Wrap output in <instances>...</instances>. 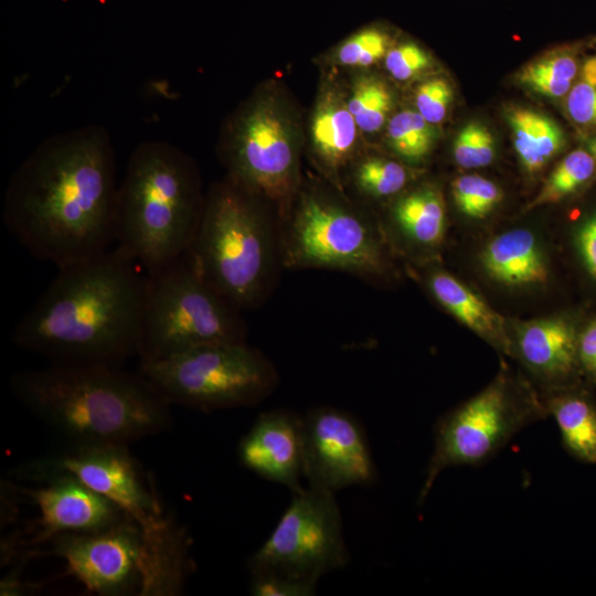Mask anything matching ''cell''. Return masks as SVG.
<instances>
[{"label":"cell","mask_w":596,"mask_h":596,"mask_svg":"<svg viewBox=\"0 0 596 596\" xmlns=\"http://www.w3.org/2000/svg\"><path fill=\"white\" fill-rule=\"evenodd\" d=\"M389 217L393 232L409 249L432 251L444 240L445 201L432 183L419 184L396 196Z\"/></svg>","instance_id":"ffe728a7"},{"label":"cell","mask_w":596,"mask_h":596,"mask_svg":"<svg viewBox=\"0 0 596 596\" xmlns=\"http://www.w3.org/2000/svg\"><path fill=\"white\" fill-rule=\"evenodd\" d=\"M118 188L106 129H72L43 140L14 171L2 220L33 257L61 268L115 243Z\"/></svg>","instance_id":"6da1fadb"},{"label":"cell","mask_w":596,"mask_h":596,"mask_svg":"<svg viewBox=\"0 0 596 596\" xmlns=\"http://www.w3.org/2000/svg\"><path fill=\"white\" fill-rule=\"evenodd\" d=\"M578 360L582 374L596 381V318L578 333Z\"/></svg>","instance_id":"8d00e7d4"},{"label":"cell","mask_w":596,"mask_h":596,"mask_svg":"<svg viewBox=\"0 0 596 596\" xmlns=\"http://www.w3.org/2000/svg\"><path fill=\"white\" fill-rule=\"evenodd\" d=\"M480 262L486 274L509 287H528L546 283L549 266L535 235L517 228L492 238L482 249Z\"/></svg>","instance_id":"d6986e66"},{"label":"cell","mask_w":596,"mask_h":596,"mask_svg":"<svg viewBox=\"0 0 596 596\" xmlns=\"http://www.w3.org/2000/svg\"><path fill=\"white\" fill-rule=\"evenodd\" d=\"M454 102V89L443 76L424 78L414 91V108L432 125L441 124Z\"/></svg>","instance_id":"d6a6232c"},{"label":"cell","mask_w":596,"mask_h":596,"mask_svg":"<svg viewBox=\"0 0 596 596\" xmlns=\"http://www.w3.org/2000/svg\"><path fill=\"white\" fill-rule=\"evenodd\" d=\"M587 150L594 157L596 161V136L592 137L587 141Z\"/></svg>","instance_id":"f35d334b"},{"label":"cell","mask_w":596,"mask_h":596,"mask_svg":"<svg viewBox=\"0 0 596 596\" xmlns=\"http://www.w3.org/2000/svg\"><path fill=\"white\" fill-rule=\"evenodd\" d=\"M582 82L596 86V56L587 58L582 66Z\"/></svg>","instance_id":"74e56055"},{"label":"cell","mask_w":596,"mask_h":596,"mask_svg":"<svg viewBox=\"0 0 596 596\" xmlns=\"http://www.w3.org/2000/svg\"><path fill=\"white\" fill-rule=\"evenodd\" d=\"M345 87L347 103L364 137L384 130L394 113L395 94L387 82L373 72H352Z\"/></svg>","instance_id":"cb8c5ba5"},{"label":"cell","mask_w":596,"mask_h":596,"mask_svg":"<svg viewBox=\"0 0 596 596\" xmlns=\"http://www.w3.org/2000/svg\"><path fill=\"white\" fill-rule=\"evenodd\" d=\"M268 204L231 178L214 184L184 257L238 310L257 307L269 290L280 240Z\"/></svg>","instance_id":"5b68a950"},{"label":"cell","mask_w":596,"mask_h":596,"mask_svg":"<svg viewBox=\"0 0 596 596\" xmlns=\"http://www.w3.org/2000/svg\"><path fill=\"white\" fill-rule=\"evenodd\" d=\"M304 130L286 89L258 86L233 113L222 137L228 178L276 207L285 220L302 184Z\"/></svg>","instance_id":"8992f818"},{"label":"cell","mask_w":596,"mask_h":596,"mask_svg":"<svg viewBox=\"0 0 596 596\" xmlns=\"http://www.w3.org/2000/svg\"><path fill=\"white\" fill-rule=\"evenodd\" d=\"M384 68L389 75L401 83L422 78L434 67L430 54L413 41L394 44L387 52Z\"/></svg>","instance_id":"1f68e13d"},{"label":"cell","mask_w":596,"mask_h":596,"mask_svg":"<svg viewBox=\"0 0 596 596\" xmlns=\"http://www.w3.org/2000/svg\"><path fill=\"white\" fill-rule=\"evenodd\" d=\"M393 45L389 31L376 25L366 26L333 46L324 55V63L351 72L369 71L383 63Z\"/></svg>","instance_id":"4316f807"},{"label":"cell","mask_w":596,"mask_h":596,"mask_svg":"<svg viewBox=\"0 0 596 596\" xmlns=\"http://www.w3.org/2000/svg\"><path fill=\"white\" fill-rule=\"evenodd\" d=\"M426 285L433 297L456 319L502 353L512 355V339L502 316L478 294L444 270L430 272Z\"/></svg>","instance_id":"44dd1931"},{"label":"cell","mask_w":596,"mask_h":596,"mask_svg":"<svg viewBox=\"0 0 596 596\" xmlns=\"http://www.w3.org/2000/svg\"><path fill=\"white\" fill-rule=\"evenodd\" d=\"M249 592L254 596H310L316 594L317 585L295 581L269 571H249Z\"/></svg>","instance_id":"836d02e7"},{"label":"cell","mask_w":596,"mask_h":596,"mask_svg":"<svg viewBox=\"0 0 596 596\" xmlns=\"http://www.w3.org/2000/svg\"><path fill=\"white\" fill-rule=\"evenodd\" d=\"M566 111L581 127H596V86L579 82L567 94Z\"/></svg>","instance_id":"e575fe53"},{"label":"cell","mask_w":596,"mask_h":596,"mask_svg":"<svg viewBox=\"0 0 596 596\" xmlns=\"http://www.w3.org/2000/svg\"><path fill=\"white\" fill-rule=\"evenodd\" d=\"M575 243L585 268L596 279V214L578 226Z\"/></svg>","instance_id":"d590c367"},{"label":"cell","mask_w":596,"mask_h":596,"mask_svg":"<svg viewBox=\"0 0 596 596\" xmlns=\"http://www.w3.org/2000/svg\"><path fill=\"white\" fill-rule=\"evenodd\" d=\"M10 387L68 445H128L171 422V404L161 393L140 373L116 365L51 363L15 373Z\"/></svg>","instance_id":"3957f363"},{"label":"cell","mask_w":596,"mask_h":596,"mask_svg":"<svg viewBox=\"0 0 596 596\" xmlns=\"http://www.w3.org/2000/svg\"><path fill=\"white\" fill-rule=\"evenodd\" d=\"M19 478L33 482L71 476L118 504L141 528L153 563L163 573L187 565V539L163 511L155 488L126 444L68 445L66 449L30 461Z\"/></svg>","instance_id":"52a82bcc"},{"label":"cell","mask_w":596,"mask_h":596,"mask_svg":"<svg viewBox=\"0 0 596 596\" xmlns=\"http://www.w3.org/2000/svg\"><path fill=\"white\" fill-rule=\"evenodd\" d=\"M519 161L529 174L541 171L565 147V135L551 117L521 106L505 110Z\"/></svg>","instance_id":"603a6c76"},{"label":"cell","mask_w":596,"mask_h":596,"mask_svg":"<svg viewBox=\"0 0 596 596\" xmlns=\"http://www.w3.org/2000/svg\"><path fill=\"white\" fill-rule=\"evenodd\" d=\"M304 477L308 487L336 492L376 480L365 432L342 409L321 406L302 416Z\"/></svg>","instance_id":"5bb4252c"},{"label":"cell","mask_w":596,"mask_h":596,"mask_svg":"<svg viewBox=\"0 0 596 596\" xmlns=\"http://www.w3.org/2000/svg\"><path fill=\"white\" fill-rule=\"evenodd\" d=\"M145 270L117 245L57 268L13 342L51 363L120 366L139 356Z\"/></svg>","instance_id":"7a4b0ae2"},{"label":"cell","mask_w":596,"mask_h":596,"mask_svg":"<svg viewBox=\"0 0 596 596\" xmlns=\"http://www.w3.org/2000/svg\"><path fill=\"white\" fill-rule=\"evenodd\" d=\"M349 560L334 492L307 487L292 493L270 535L249 557L248 568L317 585Z\"/></svg>","instance_id":"7c38bea8"},{"label":"cell","mask_w":596,"mask_h":596,"mask_svg":"<svg viewBox=\"0 0 596 596\" xmlns=\"http://www.w3.org/2000/svg\"><path fill=\"white\" fill-rule=\"evenodd\" d=\"M451 196L457 209L475 220L485 219L501 202L502 190L478 174H465L451 182Z\"/></svg>","instance_id":"f546056e"},{"label":"cell","mask_w":596,"mask_h":596,"mask_svg":"<svg viewBox=\"0 0 596 596\" xmlns=\"http://www.w3.org/2000/svg\"><path fill=\"white\" fill-rule=\"evenodd\" d=\"M577 386L552 393L543 402L557 424L564 449L582 462L596 464V402Z\"/></svg>","instance_id":"7402d4cb"},{"label":"cell","mask_w":596,"mask_h":596,"mask_svg":"<svg viewBox=\"0 0 596 596\" xmlns=\"http://www.w3.org/2000/svg\"><path fill=\"white\" fill-rule=\"evenodd\" d=\"M453 157L464 169L489 166L496 157V141L491 131L478 121L466 124L456 135Z\"/></svg>","instance_id":"4dcf8cb0"},{"label":"cell","mask_w":596,"mask_h":596,"mask_svg":"<svg viewBox=\"0 0 596 596\" xmlns=\"http://www.w3.org/2000/svg\"><path fill=\"white\" fill-rule=\"evenodd\" d=\"M517 356L546 394L578 384L582 375L578 360V332L566 317L553 316L523 322L512 339Z\"/></svg>","instance_id":"ac0fdd59"},{"label":"cell","mask_w":596,"mask_h":596,"mask_svg":"<svg viewBox=\"0 0 596 596\" xmlns=\"http://www.w3.org/2000/svg\"><path fill=\"white\" fill-rule=\"evenodd\" d=\"M245 338L241 310L202 279L184 256L145 272L140 361Z\"/></svg>","instance_id":"9c48e42d"},{"label":"cell","mask_w":596,"mask_h":596,"mask_svg":"<svg viewBox=\"0 0 596 596\" xmlns=\"http://www.w3.org/2000/svg\"><path fill=\"white\" fill-rule=\"evenodd\" d=\"M241 465L297 492L304 477L302 417L289 409L259 414L237 445Z\"/></svg>","instance_id":"e0dca14e"},{"label":"cell","mask_w":596,"mask_h":596,"mask_svg":"<svg viewBox=\"0 0 596 596\" xmlns=\"http://www.w3.org/2000/svg\"><path fill=\"white\" fill-rule=\"evenodd\" d=\"M595 169L596 161L588 150L571 151L553 169L525 210L557 203L570 196L594 175Z\"/></svg>","instance_id":"f1b7e54d"},{"label":"cell","mask_w":596,"mask_h":596,"mask_svg":"<svg viewBox=\"0 0 596 596\" xmlns=\"http://www.w3.org/2000/svg\"><path fill=\"white\" fill-rule=\"evenodd\" d=\"M341 192L331 184H301L285 219L281 263L289 268L333 269L368 279L384 276L390 263L383 234Z\"/></svg>","instance_id":"ba28073f"},{"label":"cell","mask_w":596,"mask_h":596,"mask_svg":"<svg viewBox=\"0 0 596 596\" xmlns=\"http://www.w3.org/2000/svg\"><path fill=\"white\" fill-rule=\"evenodd\" d=\"M39 508V531L29 544L63 533H92L131 519L118 504L79 480L57 475L20 490Z\"/></svg>","instance_id":"9a60e30c"},{"label":"cell","mask_w":596,"mask_h":596,"mask_svg":"<svg viewBox=\"0 0 596 596\" xmlns=\"http://www.w3.org/2000/svg\"><path fill=\"white\" fill-rule=\"evenodd\" d=\"M347 180L359 195L377 201L403 193L412 180V171L401 160L363 153L349 168Z\"/></svg>","instance_id":"d4e9b609"},{"label":"cell","mask_w":596,"mask_h":596,"mask_svg":"<svg viewBox=\"0 0 596 596\" xmlns=\"http://www.w3.org/2000/svg\"><path fill=\"white\" fill-rule=\"evenodd\" d=\"M547 416L543 398L503 368L481 392L437 422L418 503L443 470L485 464L524 427Z\"/></svg>","instance_id":"8fae6325"},{"label":"cell","mask_w":596,"mask_h":596,"mask_svg":"<svg viewBox=\"0 0 596 596\" xmlns=\"http://www.w3.org/2000/svg\"><path fill=\"white\" fill-rule=\"evenodd\" d=\"M204 196L193 161L166 141L132 151L118 188L115 244L145 272L184 255Z\"/></svg>","instance_id":"277c9868"},{"label":"cell","mask_w":596,"mask_h":596,"mask_svg":"<svg viewBox=\"0 0 596 596\" xmlns=\"http://www.w3.org/2000/svg\"><path fill=\"white\" fill-rule=\"evenodd\" d=\"M384 131L387 148L406 164L424 162L437 139L436 126L409 107L394 111Z\"/></svg>","instance_id":"484cf974"},{"label":"cell","mask_w":596,"mask_h":596,"mask_svg":"<svg viewBox=\"0 0 596 596\" xmlns=\"http://www.w3.org/2000/svg\"><path fill=\"white\" fill-rule=\"evenodd\" d=\"M309 157L327 183L342 191L352 163L363 155V134L352 116L344 85L322 77L308 124Z\"/></svg>","instance_id":"2e32d148"},{"label":"cell","mask_w":596,"mask_h":596,"mask_svg":"<svg viewBox=\"0 0 596 596\" xmlns=\"http://www.w3.org/2000/svg\"><path fill=\"white\" fill-rule=\"evenodd\" d=\"M50 542L66 573L87 590L103 596L155 595L151 553L132 519L98 532L58 534Z\"/></svg>","instance_id":"4fadbf2b"},{"label":"cell","mask_w":596,"mask_h":596,"mask_svg":"<svg viewBox=\"0 0 596 596\" xmlns=\"http://www.w3.org/2000/svg\"><path fill=\"white\" fill-rule=\"evenodd\" d=\"M578 73L574 54L554 51L525 65L518 74L519 83L528 89L550 98L568 94Z\"/></svg>","instance_id":"83f0119b"},{"label":"cell","mask_w":596,"mask_h":596,"mask_svg":"<svg viewBox=\"0 0 596 596\" xmlns=\"http://www.w3.org/2000/svg\"><path fill=\"white\" fill-rule=\"evenodd\" d=\"M139 373L170 404L204 412L253 406L269 396L279 380L273 363L246 342L206 344L140 361Z\"/></svg>","instance_id":"30bf717a"}]
</instances>
